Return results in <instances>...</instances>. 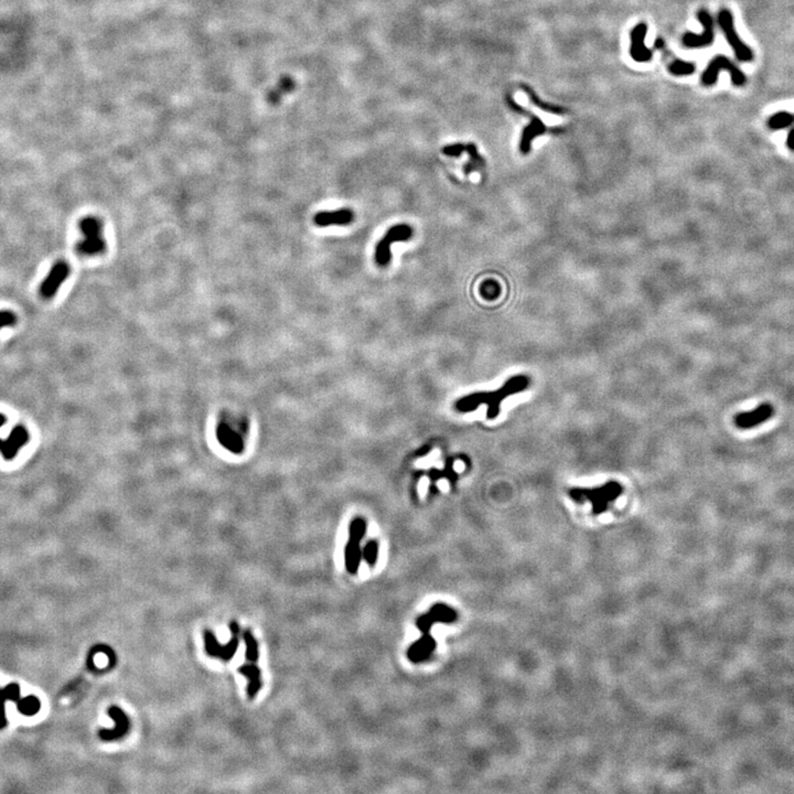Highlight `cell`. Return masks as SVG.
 <instances>
[{
    "label": "cell",
    "instance_id": "cell-6",
    "mask_svg": "<svg viewBox=\"0 0 794 794\" xmlns=\"http://www.w3.org/2000/svg\"><path fill=\"white\" fill-rule=\"evenodd\" d=\"M721 71L728 72L734 85H745L746 82H747L745 73L734 62L729 60L728 57L717 55L716 57H714L709 66L704 71L703 76H702V83L705 86L714 85L717 82V78H718Z\"/></svg>",
    "mask_w": 794,
    "mask_h": 794
},
{
    "label": "cell",
    "instance_id": "cell-29",
    "mask_svg": "<svg viewBox=\"0 0 794 794\" xmlns=\"http://www.w3.org/2000/svg\"><path fill=\"white\" fill-rule=\"evenodd\" d=\"M464 151H466V146L464 143H453V145H448V146L443 148V154L448 157L460 156Z\"/></svg>",
    "mask_w": 794,
    "mask_h": 794
},
{
    "label": "cell",
    "instance_id": "cell-18",
    "mask_svg": "<svg viewBox=\"0 0 794 794\" xmlns=\"http://www.w3.org/2000/svg\"><path fill=\"white\" fill-rule=\"evenodd\" d=\"M355 220V213L350 208H340L336 211H321L316 214L313 218L315 225L320 227H331V225H351Z\"/></svg>",
    "mask_w": 794,
    "mask_h": 794
},
{
    "label": "cell",
    "instance_id": "cell-3",
    "mask_svg": "<svg viewBox=\"0 0 794 794\" xmlns=\"http://www.w3.org/2000/svg\"><path fill=\"white\" fill-rule=\"evenodd\" d=\"M83 239L76 244V250L82 256H97L106 250L107 244L103 235V222L97 216H86L80 222Z\"/></svg>",
    "mask_w": 794,
    "mask_h": 794
},
{
    "label": "cell",
    "instance_id": "cell-15",
    "mask_svg": "<svg viewBox=\"0 0 794 794\" xmlns=\"http://www.w3.org/2000/svg\"><path fill=\"white\" fill-rule=\"evenodd\" d=\"M108 715L116 725L113 729H102L99 732V737L105 742H112L126 736L129 730V721L126 714L118 706H112L108 709Z\"/></svg>",
    "mask_w": 794,
    "mask_h": 794
},
{
    "label": "cell",
    "instance_id": "cell-31",
    "mask_svg": "<svg viewBox=\"0 0 794 794\" xmlns=\"http://www.w3.org/2000/svg\"><path fill=\"white\" fill-rule=\"evenodd\" d=\"M5 424H6V417L3 416V415L0 414V428L3 427V425H5ZM3 439H1V437H0V447H1V444H3Z\"/></svg>",
    "mask_w": 794,
    "mask_h": 794
},
{
    "label": "cell",
    "instance_id": "cell-8",
    "mask_svg": "<svg viewBox=\"0 0 794 794\" xmlns=\"http://www.w3.org/2000/svg\"><path fill=\"white\" fill-rule=\"evenodd\" d=\"M718 24L724 32L725 37L729 45L734 50L735 55L740 62H750L753 60V50L750 49L745 42H742L738 37L737 31L735 28L734 16L728 9H721L718 15Z\"/></svg>",
    "mask_w": 794,
    "mask_h": 794
},
{
    "label": "cell",
    "instance_id": "cell-20",
    "mask_svg": "<svg viewBox=\"0 0 794 794\" xmlns=\"http://www.w3.org/2000/svg\"><path fill=\"white\" fill-rule=\"evenodd\" d=\"M220 441L227 447V449L232 451H240L242 449V438L240 434H237L236 430H233L232 427L223 425L219 430Z\"/></svg>",
    "mask_w": 794,
    "mask_h": 794
},
{
    "label": "cell",
    "instance_id": "cell-2",
    "mask_svg": "<svg viewBox=\"0 0 794 794\" xmlns=\"http://www.w3.org/2000/svg\"><path fill=\"white\" fill-rule=\"evenodd\" d=\"M623 488L617 481L606 482L594 488H572L568 495L579 504L589 503L594 516H600L609 510L610 504L623 495Z\"/></svg>",
    "mask_w": 794,
    "mask_h": 794
},
{
    "label": "cell",
    "instance_id": "cell-13",
    "mask_svg": "<svg viewBox=\"0 0 794 794\" xmlns=\"http://www.w3.org/2000/svg\"><path fill=\"white\" fill-rule=\"evenodd\" d=\"M774 409L769 403L761 404L760 406L750 411L739 413L735 417V425L739 430H751L763 424L774 416Z\"/></svg>",
    "mask_w": 794,
    "mask_h": 794
},
{
    "label": "cell",
    "instance_id": "cell-5",
    "mask_svg": "<svg viewBox=\"0 0 794 794\" xmlns=\"http://www.w3.org/2000/svg\"><path fill=\"white\" fill-rule=\"evenodd\" d=\"M229 630L232 633V639L225 646H221L219 644V641L216 640L213 632L210 630L204 631V648H206V652L208 656L225 662H229L233 659V656L235 655L237 648H239V644H240V625H237L235 621H232L229 623Z\"/></svg>",
    "mask_w": 794,
    "mask_h": 794
},
{
    "label": "cell",
    "instance_id": "cell-24",
    "mask_svg": "<svg viewBox=\"0 0 794 794\" xmlns=\"http://www.w3.org/2000/svg\"><path fill=\"white\" fill-rule=\"evenodd\" d=\"M695 69L694 63L683 60H675L669 66V72L675 76H690L695 72Z\"/></svg>",
    "mask_w": 794,
    "mask_h": 794
},
{
    "label": "cell",
    "instance_id": "cell-30",
    "mask_svg": "<svg viewBox=\"0 0 794 794\" xmlns=\"http://www.w3.org/2000/svg\"><path fill=\"white\" fill-rule=\"evenodd\" d=\"M786 143H788V146H789L790 149L794 150V129H792V131L790 132L789 136H788V141H786Z\"/></svg>",
    "mask_w": 794,
    "mask_h": 794
},
{
    "label": "cell",
    "instance_id": "cell-21",
    "mask_svg": "<svg viewBox=\"0 0 794 794\" xmlns=\"http://www.w3.org/2000/svg\"><path fill=\"white\" fill-rule=\"evenodd\" d=\"M521 87L522 90L525 92V94L526 95H527V97H529V99L530 101H531L532 104L535 105V106L537 107H539V108L544 111V112L552 113V114L556 115H564L567 113V110H565L564 107L545 103L544 101H542V99H539V97H537V94L535 93V91H534L533 89H532L531 86L525 85V84H522Z\"/></svg>",
    "mask_w": 794,
    "mask_h": 794
},
{
    "label": "cell",
    "instance_id": "cell-17",
    "mask_svg": "<svg viewBox=\"0 0 794 794\" xmlns=\"http://www.w3.org/2000/svg\"><path fill=\"white\" fill-rule=\"evenodd\" d=\"M436 650V641L430 632L422 633L420 639L414 642L407 650V658L413 663H420L430 659Z\"/></svg>",
    "mask_w": 794,
    "mask_h": 794
},
{
    "label": "cell",
    "instance_id": "cell-9",
    "mask_svg": "<svg viewBox=\"0 0 794 794\" xmlns=\"http://www.w3.org/2000/svg\"><path fill=\"white\" fill-rule=\"evenodd\" d=\"M506 102H508L511 110H513L514 112L518 113V114L525 115V116H527V118L531 120L529 125L524 128L521 141H520V151H521L523 155H527L530 151H531L532 141H533V139H537V136H542L546 134V132H548V128L546 127V125H545L544 122H542V120H541L539 116L534 115L533 113H530L529 111H526L521 105H518L510 95L506 97Z\"/></svg>",
    "mask_w": 794,
    "mask_h": 794
},
{
    "label": "cell",
    "instance_id": "cell-27",
    "mask_svg": "<svg viewBox=\"0 0 794 794\" xmlns=\"http://www.w3.org/2000/svg\"><path fill=\"white\" fill-rule=\"evenodd\" d=\"M378 544L376 541H370L362 550V558L370 567L375 565V562L378 560Z\"/></svg>",
    "mask_w": 794,
    "mask_h": 794
},
{
    "label": "cell",
    "instance_id": "cell-7",
    "mask_svg": "<svg viewBox=\"0 0 794 794\" xmlns=\"http://www.w3.org/2000/svg\"><path fill=\"white\" fill-rule=\"evenodd\" d=\"M413 236V229L407 225H397L388 229L383 239L375 248V262L381 267H385L392 258L391 246L393 243L406 242Z\"/></svg>",
    "mask_w": 794,
    "mask_h": 794
},
{
    "label": "cell",
    "instance_id": "cell-12",
    "mask_svg": "<svg viewBox=\"0 0 794 794\" xmlns=\"http://www.w3.org/2000/svg\"><path fill=\"white\" fill-rule=\"evenodd\" d=\"M457 620V612L445 604H436L430 611L420 616L416 621V627L422 633L430 632L435 623H451Z\"/></svg>",
    "mask_w": 794,
    "mask_h": 794
},
{
    "label": "cell",
    "instance_id": "cell-1",
    "mask_svg": "<svg viewBox=\"0 0 794 794\" xmlns=\"http://www.w3.org/2000/svg\"><path fill=\"white\" fill-rule=\"evenodd\" d=\"M530 378L525 375H516L509 378L504 385L501 386L497 391L480 392L465 396L464 399H459L456 403V409L461 413H469L478 409L480 405H487L488 420H495L500 413L501 403L509 396L521 393L529 388Z\"/></svg>",
    "mask_w": 794,
    "mask_h": 794
},
{
    "label": "cell",
    "instance_id": "cell-10",
    "mask_svg": "<svg viewBox=\"0 0 794 794\" xmlns=\"http://www.w3.org/2000/svg\"><path fill=\"white\" fill-rule=\"evenodd\" d=\"M697 18L698 20L701 21L702 26H703V32L701 34L688 32V34H684L682 39L683 45L686 48H690V49L709 47L715 40L714 20L711 13L705 9H702L697 13Z\"/></svg>",
    "mask_w": 794,
    "mask_h": 794
},
{
    "label": "cell",
    "instance_id": "cell-22",
    "mask_svg": "<svg viewBox=\"0 0 794 794\" xmlns=\"http://www.w3.org/2000/svg\"><path fill=\"white\" fill-rule=\"evenodd\" d=\"M243 639H244L245 648V659L248 662H256L257 663L260 659V652H258V644L255 637L253 635L250 630H245L243 633Z\"/></svg>",
    "mask_w": 794,
    "mask_h": 794
},
{
    "label": "cell",
    "instance_id": "cell-4",
    "mask_svg": "<svg viewBox=\"0 0 794 794\" xmlns=\"http://www.w3.org/2000/svg\"><path fill=\"white\" fill-rule=\"evenodd\" d=\"M367 532V524L363 518H355L350 524L349 542L346 543L344 548V560L346 568L350 574H357L360 564L362 560V548L361 541Z\"/></svg>",
    "mask_w": 794,
    "mask_h": 794
},
{
    "label": "cell",
    "instance_id": "cell-26",
    "mask_svg": "<svg viewBox=\"0 0 794 794\" xmlns=\"http://www.w3.org/2000/svg\"><path fill=\"white\" fill-rule=\"evenodd\" d=\"M480 294L488 300L497 299L501 294L500 285L495 281H487L480 286Z\"/></svg>",
    "mask_w": 794,
    "mask_h": 794
},
{
    "label": "cell",
    "instance_id": "cell-23",
    "mask_svg": "<svg viewBox=\"0 0 794 794\" xmlns=\"http://www.w3.org/2000/svg\"><path fill=\"white\" fill-rule=\"evenodd\" d=\"M466 151L467 154L470 157V159H472V162L465 166V172H466V173H470V172L476 170V168L483 167V166H485V160L480 156L474 143H470L466 145Z\"/></svg>",
    "mask_w": 794,
    "mask_h": 794
},
{
    "label": "cell",
    "instance_id": "cell-19",
    "mask_svg": "<svg viewBox=\"0 0 794 794\" xmlns=\"http://www.w3.org/2000/svg\"><path fill=\"white\" fill-rule=\"evenodd\" d=\"M237 671H239V673L242 674L243 676L248 679V695L250 700H253V698L257 695L258 692H260L262 688L261 669L257 667L256 662L246 661V663L242 665Z\"/></svg>",
    "mask_w": 794,
    "mask_h": 794
},
{
    "label": "cell",
    "instance_id": "cell-25",
    "mask_svg": "<svg viewBox=\"0 0 794 794\" xmlns=\"http://www.w3.org/2000/svg\"><path fill=\"white\" fill-rule=\"evenodd\" d=\"M793 120V115L790 113L779 112L769 118L768 125L772 129H782L791 125Z\"/></svg>",
    "mask_w": 794,
    "mask_h": 794
},
{
    "label": "cell",
    "instance_id": "cell-14",
    "mask_svg": "<svg viewBox=\"0 0 794 794\" xmlns=\"http://www.w3.org/2000/svg\"><path fill=\"white\" fill-rule=\"evenodd\" d=\"M646 32L648 26L646 24H639L631 31L630 55L635 62L646 63L651 61L653 52L646 47Z\"/></svg>",
    "mask_w": 794,
    "mask_h": 794
},
{
    "label": "cell",
    "instance_id": "cell-28",
    "mask_svg": "<svg viewBox=\"0 0 794 794\" xmlns=\"http://www.w3.org/2000/svg\"><path fill=\"white\" fill-rule=\"evenodd\" d=\"M17 323V317L9 310L0 311V330L6 327H13Z\"/></svg>",
    "mask_w": 794,
    "mask_h": 794
},
{
    "label": "cell",
    "instance_id": "cell-11",
    "mask_svg": "<svg viewBox=\"0 0 794 794\" xmlns=\"http://www.w3.org/2000/svg\"><path fill=\"white\" fill-rule=\"evenodd\" d=\"M70 264L66 261H57L51 267L47 277H45V281H42L41 286H40V295L42 297L45 298V299H51V298L55 297L63 283L70 276Z\"/></svg>",
    "mask_w": 794,
    "mask_h": 794
},
{
    "label": "cell",
    "instance_id": "cell-16",
    "mask_svg": "<svg viewBox=\"0 0 794 794\" xmlns=\"http://www.w3.org/2000/svg\"><path fill=\"white\" fill-rule=\"evenodd\" d=\"M29 441V432L24 426H16L10 435L3 440L0 453L6 460H11Z\"/></svg>",
    "mask_w": 794,
    "mask_h": 794
}]
</instances>
